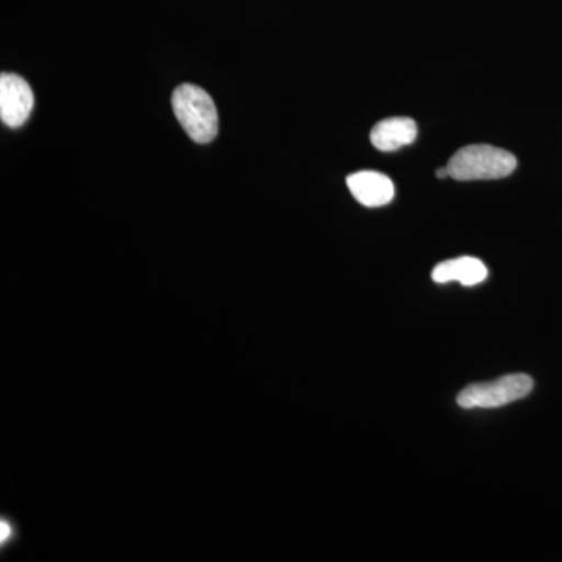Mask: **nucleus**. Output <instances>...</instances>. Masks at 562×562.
Listing matches in <instances>:
<instances>
[{"label":"nucleus","mask_w":562,"mask_h":562,"mask_svg":"<svg viewBox=\"0 0 562 562\" xmlns=\"http://www.w3.org/2000/svg\"><path fill=\"white\" fill-rule=\"evenodd\" d=\"M172 109L181 127L192 140L211 143L220 132V114L209 92L184 83L172 94Z\"/></svg>","instance_id":"nucleus-1"},{"label":"nucleus","mask_w":562,"mask_h":562,"mask_svg":"<svg viewBox=\"0 0 562 562\" xmlns=\"http://www.w3.org/2000/svg\"><path fill=\"white\" fill-rule=\"evenodd\" d=\"M535 382L525 373H513L491 383H476L465 387L458 395V405L464 409L498 408L527 397Z\"/></svg>","instance_id":"nucleus-3"},{"label":"nucleus","mask_w":562,"mask_h":562,"mask_svg":"<svg viewBox=\"0 0 562 562\" xmlns=\"http://www.w3.org/2000/svg\"><path fill=\"white\" fill-rule=\"evenodd\" d=\"M31 85L14 74L0 77V120L11 128H20L27 122L33 110Z\"/></svg>","instance_id":"nucleus-4"},{"label":"nucleus","mask_w":562,"mask_h":562,"mask_svg":"<svg viewBox=\"0 0 562 562\" xmlns=\"http://www.w3.org/2000/svg\"><path fill=\"white\" fill-rule=\"evenodd\" d=\"M347 187L361 205L369 209L387 205L394 199L395 188L390 177L380 172L362 171L351 173Z\"/></svg>","instance_id":"nucleus-5"},{"label":"nucleus","mask_w":562,"mask_h":562,"mask_svg":"<svg viewBox=\"0 0 562 562\" xmlns=\"http://www.w3.org/2000/svg\"><path fill=\"white\" fill-rule=\"evenodd\" d=\"M436 176H438V179H447V177H450V172H449V169H447V166L446 168H441V169H438V171H436Z\"/></svg>","instance_id":"nucleus-8"},{"label":"nucleus","mask_w":562,"mask_h":562,"mask_svg":"<svg viewBox=\"0 0 562 562\" xmlns=\"http://www.w3.org/2000/svg\"><path fill=\"white\" fill-rule=\"evenodd\" d=\"M516 168L517 160L512 151L487 144L462 147L447 165L450 179L458 181L505 179L512 176Z\"/></svg>","instance_id":"nucleus-2"},{"label":"nucleus","mask_w":562,"mask_h":562,"mask_svg":"<svg viewBox=\"0 0 562 562\" xmlns=\"http://www.w3.org/2000/svg\"><path fill=\"white\" fill-rule=\"evenodd\" d=\"M431 277L436 283L460 281L462 286H475L486 280L487 269L479 258L462 257L436 266Z\"/></svg>","instance_id":"nucleus-7"},{"label":"nucleus","mask_w":562,"mask_h":562,"mask_svg":"<svg viewBox=\"0 0 562 562\" xmlns=\"http://www.w3.org/2000/svg\"><path fill=\"white\" fill-rule=\"evenodd\" d=\"M416 136V122L409 117H390L373 127L371 140L380 151H395L414 143Z\"/></svg>","instance_id":"nucleus-6"}]
</instances>
